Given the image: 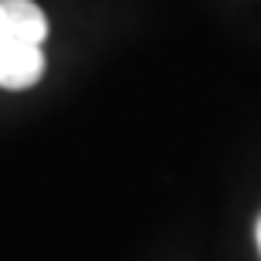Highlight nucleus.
Wrapping results in <instances>:
<instances>
[{"mask_svg": "<svg viewBox=\"0 0 261 261\" xmlns=\"http://www.w3.org/2000/svg\"><path fill=\"white\" fill-rule=\"evenodd\" d=\"M48 17L34 0H0V88L24 92L44 75Z\"/></svg>", "mask_w": 261, "mask_h": 261, "instance_id": "f257e3e1", "label": "nucleus"}, {"mask_svg": "<svg viewBox=\"0 0 261 261\" xmlns=\"http://www.w3.org/2000/svg\"><path fill=\"white\" fill-rule=\"evenodd\" d=\"M254 238H258V251H261V217H258V227H254Z\"/></svg>", "mask_w": 261, "mask_h": 261, "instance_id": "f03ea898", "label": "nucleus"}]
</instances>
